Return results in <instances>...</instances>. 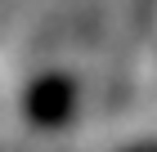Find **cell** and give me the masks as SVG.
I'll return each mask as SVG.
<instances>
[{"label": "cell", "mask_w": 157, "mask_h": 152, "mask_svg": "<svg viewBox=\"0 0 157 152\" xmlns=\"http://www.w3.org/2000/svg\"><path fill=\"white\" fill-rule=\"evenodd\" d=\"M72 107V94H67V85L63 81H45V85H32V98H27V112L36 121H59L63 112Z\"/></svg>", "instance_id": "obj_1"}, {"label": "cell", "mask_w": 157, "mask_h": 152, "mask_svg": "<svg viewBox=\"0 0 157 152\" xmlns=\"http://www.w3.org/2000/svg\"><path fill=\"white\" fill-rule=\"evenodd\" d=\"M130 152H157V143H144V148H130Z\"/></svg>", "instance_id": "obj_2"}]
</instances>
